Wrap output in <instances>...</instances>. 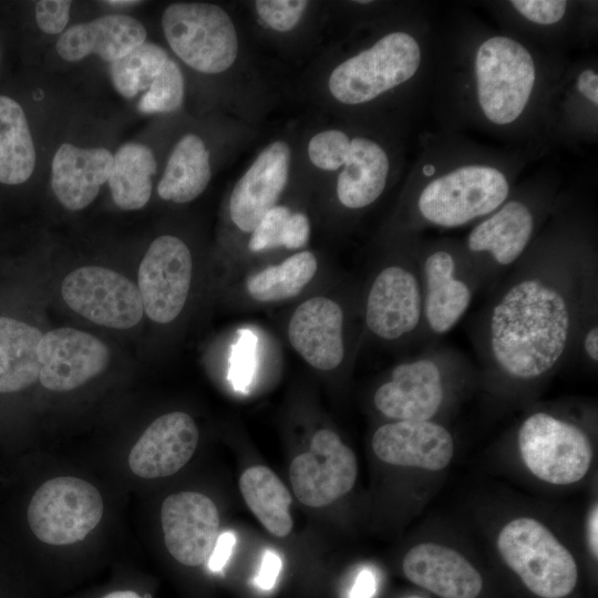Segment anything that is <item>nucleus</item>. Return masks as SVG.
Masks as SVG:
<instances>
[{
	"mask_svg": "<svg viewBox=\"0 0 598 598\" xmlns=\"http://www.w3.org/2000/svg\"><path fill=\"white\" fill-rule=\"evenodd\" d=\"M571 276L533 270L513 281L486 321L487 355L506 375L534 380L565 358L579 322L580 298Z\"/></svg>",
	"mask_w": 598,
	"mask_h": 598,
	"instance_id": "nucleus-1",
	"label": "nucleus"
},
{
	"mask_svg": "<svg viewBox=\"0 0 598 598\" xmlns=\"http://www.w3.org/2000/svg\"><path fill=\"white\" fill-rule=\"evenodd\" d=\"M505 564L540 598H565L576 587L577 564L570 551L540 522L517 517L497 536Z\"/></svg>",
	"mask_w": 598,
	"mask_h": 598,
	"instance_id": "nucleus-2",
	"label": "nucleus"
},
{
	"mask_svg": "<svg viewBox=\"0 0 598 598\" xmlns=\"http://www.w3.org/2000/svg\"><path fill=\"white\" fill-rule=\"evenodd\" d=\"M475 90L483 115L505 126L524 113L536 83L532 53L517 40L493 35L477 48L474 58Z\"/></svg>",
	"mask_w": 598,
	"mask_h": 598,
	"instance_id": "nucleus-3",
	"label": "nucleus"
},
{
	"mask_svg": "<svg viewBox=\"0 0 598 598\" xmlns=\"http://www.w3.org/2000/svg\"><path fill=\"white\" fill-rule=\"evenodd\" d=\"M422 60L417 40L408 32L383 35L331 72V95L343 104L370 102L414 76Z\"/></svg>",
	"mask_w": 598,
	"mask_h": 598,
	"instance_id": "nucleus-4",
	"label": "nucleus"
},
{
	"mask_svg": "<svg viewBox=\"0 0 598 598\" xmlns=\"http://www.w3.org/2000/svg\"><path fill=\"white\" fill-rule=\"evenodd\" d=\"M509 194L506 175L489 165L458 166L429 182L417 198V210L429 224L453 228L488 216Z\"/></svg>",
	"mask_w": 598,
	"mask_h": 598,
	"instance_id": "nucleus-5",
	"label": "nucleus"
},
{
	"mask_svg": "<svg viewBox=\"0 0 598 598\" xmlns=\"http://www.w3.org/2000/svg\"><path fill=\"white\" fill-rule=\"evenodd\" d=\"M162 28L175 54L198 72H224L237 58L236 28L228 13L217 4H169L163 12Z\"/></svg>",
	"mask_w": 598,
	"mask_h": 598,
	"instance_id": "nucleus-6",
	"label": "nucleus"
},
{
	"mask_svg": "<svg viewBox=\"0 0 598 598\" xmlns=\"http://www.w3.org/2000/svg\"><path fill=\"white\" fill-rule=\"evenodd\" d=\"M517 445L529 472L554 485L577 483L592 462V445L586 432L547 412H535L522 422Z\"/></svg>",
	"mask_w": 598,
	"mask_h": 598,
	"instance_id": "nucleus-7",
	"label": "nucleus"
},
{
	"mask_svg": "<svg viewBox=\"0 0 598 598\" xmlns=\"http://www.w3.org/2000/svg\"><path fill=\"white\" fill-rule=\"evenodd\" d=\"M103 515L100 492L86 481L60 476L43 483L28 507V523L41 542L62 546L80 542Z\"/></svg>",
	"mask_w": 598,
	"mask_h": 598,
	"instance_id": "nucleus-8",
	"label": "nucleus"
},
{
	"mask_svg": "<svg viewBox=\"0 0 598 598\" xmlns=\"http://www.w3.org/2000/svg\"><path fill=\"white\" fill-rule=\"evenodd\" d=\"M61 292L72 310L104 327L128 329L144 313L137 286L107 268L86 266L73 270L64 278Z\"/></svg>",
	"mask_w": 598,
	"mask_h": 598,
	"instance_id": "nucleus-9",
	"label": "nucleus"
},
{
	"mask_svg": "<svg viewBox=\"0 0 598 598\" xmlns=\"http://www.w3.org/2000/svg\"><path fill=\"white\" fill-rule=\"evenodd\" d=\"M193 275L186 244L172 235L152 241L138 268L137 288L144 312L156 323H169L182 312Z\"/></svg>",
	"mask_w": 598,
	"mask_h": 598,
	"instance_id": "nucleus-10",
	"label": "nucleus"
},
{
	"mask_svg": "<svg viewBox=\"0 0 598 598\" xmlns=\"http://www.w3.org/2000/svg\"><path fill=\"white\" fill-rule=\"evenodd\" d=\"M357 474L353 451L329 429L313 434L309 451L296 456L289 470L296 497L310 507L327 506L347 494Z\"/></svg>",
	"mask_w": 598,
	"mask_h": 598,
	"instance_id": "nucleus-11",
	"label": "nucleus"
},
{
	"mask_svg": "<svg viewBox=\"0 0 598 598\" xmlns=\"http://www.w3.org/2000/svg\"><path fill=\"white\" fill-rule=\"evenodd\" d=\"M445 398L443 360L423 355L393 368L373 396L377 410L394 421H430Z\"/></svg>",
	"mask_w": 598,
	"mask_h": 598,
	"instance_id": "nucleus-12",
	"label": "nucleus"
},
{
	"mask_svg": "<svg viewBox=\"0 0 598 598\" xmlns=\"http://www.w3.org/2000/svg\"><path fill=\"white\" fill-rule=\"evenodd\" d=\"M364 319L378 338L395 341L414 332L423 319L422 283L402 265H389L373 279L365 300Z\"/></svg>",
	"mask_w": 598,
	"mask_h": 598,
	"instance_id": "nucleus-13",
	"label": "nucleus"
},
{
	"mask_svg": "<svg viewBox=\"0 0 598 598\" xmlns=\"http://www.w3.org/2000/svg\"><path fill=\"white\" fill-rule=\"evenodd\" d=\"M38 360L41 384L64 392L102 373L110 362V350L96 337L63 327L42 334Z\"/></svg>",
	"mask_w": 598,
	"mask_h": 598,
	"instance_id": "nucleus-14",
	"label": "nucleus"
},
{
	"mask_svg": "<svg viewBox=\"0 0 598 598\" xmlns=\"http://www.w3.org/2000/svg\"><path fill=\"white\" fill-rule=\"evenodd\" d=\"M164 542L181 564L205 563L219 535V516L214 502L197 492L169 495L162 505Z\"/></svg>",
	"mask_w": 598,
	"mask_h": 598,
	"instance_id": "nucleus-15",
	"label": "nucleus"
},
{
	"mask_svg": "<svg viewBox=\"0 0 598 598\" xmlns=\"http://www.w3.org/2000/svg\"><path fill=\"white\" fill-rule=\"evenodd\" d=\"M290 148L276 141L260 152L236 183L229 198L235 226L252 233L264 216L277 205L288 181Z\"/></svg>",
	"mask_w": 598,
	"mask_h": 598,
	"instance_id": "nucleus-16",
	"label": "nucleus"
},
{
	"mask_svg": "<svg viewBox=\"0 0 598 598\" xmlns=\"http://www.w3.org/2000/svg\"><path fill=\"white\" fill-rule=\"evenodd\" d=\"M374 454L398 466L441 471L452 461L454 441L450 431L433 421H394L372 436Z\"/></svg>",
	"mask_w": 598,
	"mask_h": 598,
	"instance_id": "nucleus-17",
	"label": "nucleus"
},
{
	"mask_svg": "<svg viewBox=\"0 0 598 598\" xmlns=\"http://www.w3.org/2000/svg\"><path fill=\"white\" fill-rule=\"evenodd\" d=\"M343 310L328 297L302 301L288 323V339L293 350L312 368L337 369L344 358Z\"/></svg>",
	"mask_w": 598,
	"mask_h": 598,
	"instance_id": "nucleus-18",
	"label": "nucleus"
},
{
	"mask_svg": "<svg viewBox=\"0 0 598 598\" xmlns=\"http://www.w3.org/2000/svg\"><path fill=\"white\" fill-rule=\"evenodd\" d=\"M198 439V429L187 413L164 414L144 431L132 447L130 468L144 478L173 475L190 460Z\"/></svg>",
	"mask_w": 598,
	"mask_h": 598,
	"instance_id": "nucleus-19",
	"label": "nucleus"
},
{
	"mask_svg": "<svg viewBox=\"0 0 598 598\" xmlns=\"http://www.w3.org/2000/svg\"><path fill=\"white\" fill-rule=\"evenodd\" d=\"M402 569L411 582L440 598H476L483 588L477 569L458 551L437 543L412 547Z\"/></svg>",
	"mask_w": 598,
	"mask_h": 598,
	"instance_id": "nucleus-20",
	"label": "nucleus"
},
{
	"mask_svg": "<svg viewBox=\"0 0 598 598\" xmlns=\"http://www.w3.org/2000/svg\"><path fill=\"white\" fill-rule=\"evenodd\" d=\"M423 320L435 334L453 329L473 298L470 283L461 277L453 254L434 250L422 265Z\"/></svg>",
	"mask_w": 598,
	"mask_h": 598,
	"instance_id": "nucleus-21",
	"label": "nucleus"
},
{
	"mask_svg": "<svg viewBox=\"0 0 598 598\" xmlns=\"http://www.w3.org/2000/svg\"><path fill=\"white\" fill-rule=\"evenodd\" d=\"M113 154L103 147L82 148L62 144L51 165V185L59 202L70 210L89 206L107 182Z\"/></svg>",
	"mask_w": 598,
	"mask_h": 598,
	"instance_id": "nucleus-22",
	"label": "nucleus"
},
{
	"mask_svg": "<svg viewBox=\"0 0 598 598\" xmlns=\"http://www.w3.org/2000/svg\"><path fill=\"white\" fill-rule=\"evenodd\" d=\"M145 40L146 30L138 20L125 14H107L64 31L56 42V51L69 62L94 53L112 63Z\"/></svg>",
	"mask_w": 598,
	"mask_h": 598,
	"instance_id": "nucleus-23",
	"label": "nucleus"
},
{
	"mask_svg": "<svg viewBox=\"0 0 598 598\" xmlns=\"http://www.w3.org/2000/svg\"><path fill=\"white\" fill-rule=\"evenodd\" d=\"M535 227L534 214L520 200L505 202L468 234L470 251L488 256L501 267L514 264L526 250Z\"/></svg>",
	"mask_w": 598,
	"mask_h": 598,
	"instance_id": "nucleus-24",
	"label": "nucleus"
},
{
	"mask_svg": "<svg viewBox=\"0 0 598 598\" xmlns=\"http://www.w3.org/2000/svg\"><path fill=\"white\" fill-rule=\"evenodd\" d=\"M390 162L380 144L368 137L351 138L348 157L337 179V196L347 208L360 209L383 193Z\"/></svg>",
	"mask_w": 598,
	"mask_h": 598,
	"instance_id": "nucleus-25",
	"label": "nucleus"
},
{
	"mask_svg": "<svg viewBox=\"0 0 598 598\" xmlns=\"http://www.w3.org/2000/svg\"><path fill=\"white\" fill-rule=\"evenodd\" d=\"M209 152L195 135L183 136L175 145L158 183L161 198L183 204L194 200L210 181Z\"/></svg>",
	"mask_w": 598,
	"mask_h": 598,
	"instance_id": "nucleus-26",
	"label": "nucleus"
},
{
	"mask_svg": "<svg viewBox=\"0 0 598 598\" xmlns=\"http://www.w3.org/2000/svg\"><path fill=\"white\" fill-rule=\"evenodd\" d=\"M42 334L31 324L0 316V393L20 391L39 379Z\"/></svg>",
	"mask_w": 598,
	"mask_h": 598,
	"instance_id": "nucleus-27",
	"label": "nucleus"
},
{
	"mask_svg": "<svg viewBox=\"0 0 598 598\" xmlns=\"http://www.w3.org/2000/svg\"><path fill=\"white\" fill-rule=\"evenodd\" d=\"M35 148L21 105L0 95V183L22 184L35 167Z\"/></svg>",
	"mask_w": 598,
	"mask_h": 598,
	"instance_id": "nucleus-28",
	"label": "nucleus"
},
{
	"mask_svg": "<svg viewBox=\"0 0 598 598\" xmlns=\"http://www.w3.org/2000/svg\"><path fill=\"white\" fill-rule=\"evenodd\" d=\"M240 493L252 514L277 537L292 529L291 496L279 477L266 466L247 468L239 478Z\"/></svg>",
	"mask_w": 598,
	"mask_h": 598,
	"instance_id": "nucleus-29",
	"label": "nucleus"
},
{
	"mask_svg": "<svg viewBox=\"0 0 598 598\" xmlns=\"http://www.w3.org/2000/svg\"><path fill=\"white\" fill-rule=\"evenodd\" d=\"M156 159L152 150L143 144L127 143L113 155L107 179L114 203L124 210L140 209L152 194V176Z\"/></svg>",
	"mask_w": 598,
	"mask_h": 598,
	"instance_id": "nucleus-30",
	"label": "nucleus"
},
{
	"mask_svg": "<svg viewBox=\"0 0 598 598\" xmlns=\"http://www.w3.org/2000/svg\"><path fill=\"white\" fill-rule=\"evenodd\" d=\"M318 269L316 256L308 250L296 252L278 265L251 275L246 288L260 302H277L298 296Z\"/></svg>",
	"mask_w": 598,
	"mask_h": 598,
	"instance_id": "nucleus-31",
	"label": "nucleus"
},
{
	"mask_svg": "<svg viewBox=\"0 0 598 598\" xmlns=\"http://www.w3.org/2000/svg\"><path fill=\"white\" fill-rule=\"evenodd\" d=\"M167 60V53L162 47L144 42L111 63L113 85L122 96L132 99L150 87Z\"/></svg>",
	"mask_w": 598,
	"mask_h": 598,
	"instance_id": "nucleus-32",
	"label": "nucleus"
},
{
	"mask_svg": "<svg viewBox=\"0 0 598 598\" xmlns=\"http://www.w3.org/2000/svg\"><path fill=\"white\" fill-rule=\"evenodd\" d=\"M184 99V79L179 66L167 60L138 102L142 113H168L177 110Z\"/></svg>",
	"mask_w": 598,
	"mask_h": 598,
	"instance_id": "nucleus-33",
	"label": "nucleus"
},
{
	"mask_svg": "<svg viewBox=\"0 0 598 598\" xmlns=\"http://www.w3.org/2000/svg\"><path fill=\"white\" fill-rule=\"evenodd\" d=\"M351 138L340 130H327L316 134L308 144V155L315 166L337 171L343 166Z\"/></svg>",
	"mask_w": 598,
	"mask_h": 598,
	"instance_id": "nucleus-34",
	"label": "nucleus"
},
{
	"mask_svg": "<svg viewBox=\"0 0 598 598\" xmlns=\"http://www.w3.org/2000/svg\"><path fill=\"white\" fill-rule=\"evenodd\" d=\"M307 7L308 1L305 0H258L255 2L260 19L278 32L292 30Z\"/></svg>",
	"mask_w": 598,
	"mask_h": 598,
	"instance_id": "nucleus-35",
	"label": "nucleus"
},
{
	"mask_svg": "<svg viewBox=\"0 0 598 598\" xmlns=\"http://www.w3.org/2000/svg\"><path fill=\"white\" fill-rule=\"evenodd\" d=\"M290 214V209L282 205L271 208L251 233L249 249L258 252L281 247L283 226Z\"/></svg>",
	"mask_w": 598,
	"mask_h": 598,
	"instance_id": "nucleus-36",
	"label": "nucleus"
},
{
	"mask_svg": "<svg viewBox=\"0 0 598 598\" xmlns=\"http://www.w3.org/2000/svg\"><path fill=\"white\" fill-rule=\"evenodd\" d=\"M511 4L528 21L549 25L565 17L568 3L564 0H514Z\"/></svg>",
	"mask_w": 598,
	"mask_h": 598,
	"instance_id": "nucleus-37",
	"label": "nucleus"
},
{
	"mask_svg": "<svg viewBox=\"0 0 598 598\" xmlns=\"http://www.w3.org/2000/svg\"><path fill=\"white\" fill-rule=\"evenodd\" d=\"M72 2L66 0H41L35 2V20L45 33L56 34L64 30L70 18Z\"/></svg>",
	"mask_w": 598,
	"mask_h": 598,
	"instance_id": "nucleus-38",
	"label": "nucleus"
},
{
	"mask_svg": "<svg viewBox=\"0 0 598 598\" xmlns=\"http://www.w3.org/2000/svg\"><path fill=\"white\" fill-rule=\"evenodd\" d=\"M310 237V223L302 213H292L287 218L281 246L287 249H299L307 245Z\"/></svg>",
	"mask_w": 598,
	"mask_h": 598,
	"instance_id": "nucleus-39",
	"label": "nucleus"
},
{
	"mask_svg": "<svg viewBox=\"0 0 598 598\" xmlns=\"http://www.w3.org/2000/svg\"><path fill=\"white\" fill-rule=\"evenodd\" d=\"M282 568L280 556L271 549H267L261 558L260 568L255 578L256 586L265 591L271 590Z\"/></svg>",
	"mask_w": 598,
	"mask_h": 598,
	"instance_id": "nucleus-40",
	"label": "nucleus"
},
{
	"mask_svg": "<svg viewBox=\"0 0 598 598\" xmlns=\"http://www.w3.org/2000/svg\"><path fill=\"white\" fill-rule=\"evenodd\" d=\"M236 544V536L231 532H224L218 535L215 546L208 557V568L213 573H219L224 569L228 563L234 546Z\"/></svg>",
	"mask_w": 598,
	"mask_h": 598,
	"instance_id": "nucleus-41",
	"label": "nucleus"
},
{
	"mask_svg": "<svg viewBox=\"0 0 598 598\" xmlns=\"http://www.w3.org/2000/svg\"><path fill=\"white\" fill-rule=\"evenodd\" d=\"M577 90L595 106L598 105V74L594 69H585L579 73Z\"/></svg>",
	"mask_w": 598,
	"mask_h": 598,
	"instance_id": "nucleus-42",
	"label": "nucleus"
},
{
	"mask_svg": "<svg viewBox=\"0 0 598 598\" xmlns=\"http://www.w3.org/2000/svg\"><path fill=\"white\" fill-rule=\"evenodd\" d=\"M377 590L374 574L368 569H362L355 577L350 590V598H372Z\"/></svg>",
	"mask_w": 598,
	"mask_h": 598,
	"instance_id": "nucleus-43",
	"label": "nucleus"
},
{
	"mask_svg": "<svg viewBox=\"0 0 598 598\" xmlns=\"http://www.w3.org/2000/svg\"><path fill=\"white\" fill-rule=\"evenodd\" d=\"M582 351L591 362L598 361V327L590 326L582 337Z\"/></svg>",
	"mask_w": 598,
	"mask_h": 598,
	"instance_id": "nucleus-44",
	"label": "nucleus"
},
{
	"mask_svg": "<svg viewBox=\"0 0 598 598\" xmlns=\"http://www.w3.org/2000/svg\"><path fill=\"white\" fill-rule=\"evenodd\" d=\"M597 526H598V511L597 505L595 506L590 520H589V545L591 548V551L594 556L597 558L598 556V537H597Z\"/></svg>",
	"mask_w": 598,
	"mask_h": 598,
	"instance_id": "nucleus-45",
	"label": "nucleus"
},
{
	"mask_svg": "<svg viewBox=\"0 0 598 598\" xmlns=\"http://www.w3.org/2000/svg\"><path fill=\"white\" fill-rule=\"evenodd\" d=\"M103 598H143V597H141L134 591L125 590V591H113L111 594H107Z\"/></svg>",
	"mask_w": 598,
	"mask_h": 598,
	"instance_id": "nucleus-46",
	"label": "nucleus"
},
{
	"mask_svg": "<svg viewBox=\"0 0 598 598\" xmlns=\"http://www.w3.org/2000/svg\"><path fill=\"white\" fill-rule=\"evenodd\" d=\"M105 3H109L111 6H116V7H127V6H134V4H138L141 3L140 1H131V0H110V1H105Z\"/></svg>",
	"mask_w": 598,
	"mask_h": 598,
	"instance_id": "nucleus-47",
	"label": "nucleus"
},
{
	"mask_svg": "<svg viewBox=\"0 0 598 598\" xmlns=\"http://www.w3.org/2000/svg\"><path fill=\"white\" fill-rule=\"evenodd\" d=\"M434 172H435L434 165L429 164V165H426V166L424 167V173H425L426 176L433 175Z\"/></svg>",
	"mask_w": 598,
	"mask_h": 598,
	"instance_id": "nucleus-48",
	"label": "nucleus"
}]
</instances>
